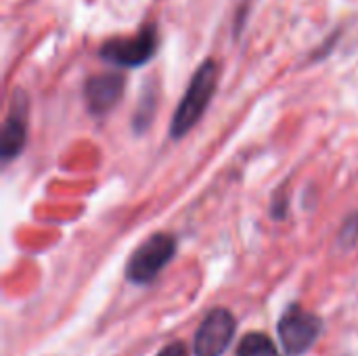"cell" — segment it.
<instances>
[{
    "mask_svg": "<svg viewBox=\"0 0 358 356\" xmlns=\"http://www.w3.org/2000/svg\"><path fill=\"white\" fill-rule=\"evenodd\" d=\"M216 82H218V67L212 59L203 61L197 71L193 73L185 97L180 99L172 124H170V136L172 138H182L191 128L201 120L203 111L208 109L214 92H216Z\"/></svg>",
    "mask_w": 358,
    "mask_h": 356,
    "instance_id": "6da1fadb",
    "label": "cell"
},
{
    "mask_svg": "<svg viewBox=\"0 0 358 356\" xmlns=\"http://www.w3.org/2000/svg\"><path fill=\"white\" fill-rule=\"evenodd\" d=\"M176 239L168 233H155L143 241L126 262V279L134 285L151 283L162 269L174 258Z\"/></svg>",
    "mask_w": 358,
    "mask_h": 356,
    "instance_id": "7a4b0ae2",
    "label": "cell"
},
{
    "mask_svg": "<svg viewBox=\"0 0 358 356\" xmlns=\"http://www.w3.org/2000/svg\"><path fill=\"white\" fill-rule=\"evenodd\" d=\"M321 319L308 311H304L300 304H292L283 315L277 325L281 344L289 356L304 355L319 338L321 334Z\"/></svg>",
    "mask_w": 358,
    "mask_h": 356,
    "instance_id": "3957f363",
    "label": "cell"
},
{
    "mask_svg": "<svg viewBox=\"0 0 358 356\" xmlns=\"http://www.w3.org/2000/svg\"><path fill=\"white\" fill-rule=\"evenodd\" d=\"M235 329L237 321L229 308L210 311L195 334V356H222L235 338Z\"/></svg>",
    "mask_w": 358,
    "mask_h": 356,
    "instance_id": "277c9868",
    "label": "cell"
},
{
    "mask_svg": "<svg viewBox=\"0 0 358 356\" xmlns=\"http://www.w3.org/2000/svg\"><path fill=\"white\" fill-rule=\"evenodd\" d=\"M155 48H157V29L149 25L134 38L109 40L101 48V57L120 67H138L153 57Z\"/></svg>",
    "mask_w": 358,
    "mask_h": 356,
    "instance_id": "5b68a950",
    "label": "cell"
},
{
    "mask_svg": "<svg viewBox=\"0 0 358 356\" xmlns=\"http://www.w3.org/2000/svg\"><path fill=\"white\" fill-rule=\"evenodd\" d=\"M25 138H27V94L23 90H15L0 136L2 157L4 159L17 157L25 145Z\"/></svg>",
    "mask_w": 358,
    "mask_h": 356,
    "instance_id": "8992f818",
    "label": "cell"
},
{
    "mask_svg": "<svg viewBox=\"0 0 358 356\" xmlns=\"http://www.w3.org/2000/svg\"><path fill=\"white\" fill-rule=\"evenodd\" d=\"M84 94L92 113H107L120 103L124 94V78L120 73L92 76L84 86Z\"/></svg>",
    "mask_w": 358,
    "mask_h": 356,
    "instance_id": "52a82bcc",
    "label": "cell"
},
{
    "mask_svg": "<svg viewBox=\"0 0 358 356\" xmlns=\"http://www.w3.org/2000/svg\"><path fill=\"white\" fill-rule=\"evenodd\" d=\"M237 356H281L275 342L266 334H248L237 344Z\"/></svg>",
    "mask_w": 358,
    "mask_h": 356,
    "instance_id": "ba28073f",
    "label": "cell"
},
{
    "mask_svg": "<svg viewBox=\"0 0 358 356\" xmlns=\"http://www.w3.org/2000/svg\"><path fill=\"white\" fill-rule=\"evenodd\" d=\"M338 241H340V245H342L344 250H348V248H352V245L357 243L358 241V212L350 214V216L346 218V222L342 225V231H340V237H338Z\"/></svg>",
    "mask_w": 358,
    "mask_h": 356,
    "instance_id": "9c48e42d",
    "label": "cell"
},
{
    "mask_svg": "<svg viewBox=\"0 0 358 356\" xmlns=\"http://www.w3.org/2000/svg\"><path fill=\"white\" fill-rule=\"evenodd\" d=\"M157 356H189V350L182 342H172L166 348H162Z\"/></svg>",
    "mask_w": 358,
    "mask_h": 356,
    "instance_id": "30bf717a",
    "label": "cell"
}]
</instances>
